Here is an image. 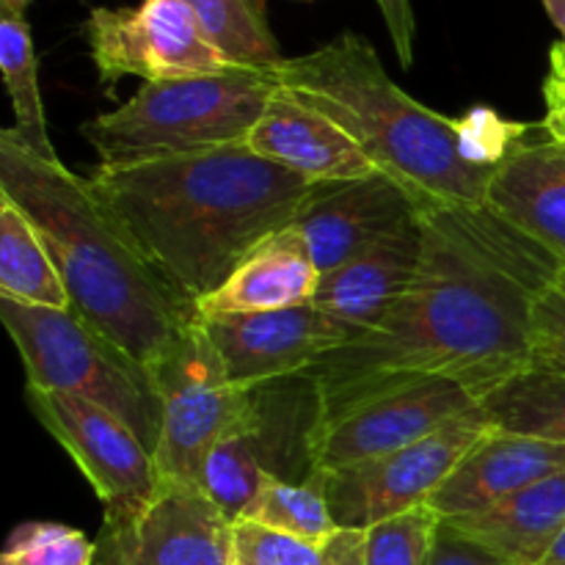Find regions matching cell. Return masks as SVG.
Listing matches in <instances>:
<instances>
[{
    "label": "cell",
    "mask_w": 565,
    "mask_h": 565,
    "mask_svg": "<svg viewBox=\"0 0 565 565\" xmlns=\"http://www.w3.org/2000/svg\"><path fill=\"white\" fill-rule=\"evenodd\" d=\"M423 226V263L384 323L303 373L320 419L428 375L480 397L533 362V303L563 270L557 259L489 204H430Z\"/></svg>",
    "instance_id": "cell-1"
},
{
    "label": "cell",
    "mask_w": 565,
    "mask_h": 565,
    "mask_svg": "<svg viewBox=\"0 0 565 565\" xmlns=\"http://www.w3.org/2000/svg\"><path fill=\"white\" fill-rule=\"evenodd\" d=\"M88 185L132 246L191 303L218 290L320 185L246 147L97 166Z\"/></svg>",
    "instance_id": "cell-2"
},
{
    "label": "cell",
    "mask_w": 565,
    "mask_h": 565,
    "mask_svg": "<svg viewBox=\"0 0 565 565\" xmlns=\"http://www.w3.org/2000/svg\"><path fill=\"white\" fill-rule=\"evenodd\" d=\"M281 88L340 125L381 174L425 204L478 207L513 143L530 130L494 110L447 119L408 97L381 64L373 44L342 33L312 53L276 64Z\"/></svg>",
    "instance_id": "cell-3"
},
{
    "label": "cell",
    "mask_w": 565,
    "mask_h": 565,
    "mask_svg": "<svg viewBox=\"0 0 565 565\" xmlns=\"http://www.w3.org/2000/svg\"><path fill=\"white\" fill-rule=\"evenodd\" d=\"M0 193L14 199L47 246L70 309L152 373L199 320L132 246L88 180L0 132Z\"/></svg>",
    "instance_id": "cell-4"
},
{
    "label": "cell",
    "mask_w": 565,
    "mask_h": 565,
    "mask_svg": "<svg viewBox=\"0 0 565 565\" xmlns=\"http://www.w3.org/2000/svg\"><path fill=\"white\" fill-rule=\"evenodd\" d=\"M279 92L276 66L143 83L121 108L86 121L83 136L97 149L99 166L243 147Z\"/></svg>",
    "instance_id": "cell-5"
},
{
    "label": "cell",
    "mask_w": 565,
    "mask_h": 565,
    "mask_svg": "<svg viewBox=\"0 0 565 565\" xmlns=\"http://www.w3.org/2000/svg\"><path fill=\"white\" fill-rule=\"evenodd\" d=\"M0 318L25 364L28 386L81 397L119 417L154 456L163 397L152 373L72 309L0 296Z\"/></svg>",
    "instance_id": "cell-6"
},
{
    "label": "cell",
    "mask_w": 565,
    "mask_h": 565,
    "mask_svg": "<svg viewBox=\"0 0 565 565\" xmlns=\"http://www.w3.org/2000/svg\"><path fill=\"white\" fill-rule=\"evenodd\" d=\"M152 379L163 397L154 450L160 480L199 486L213 447L257 412V390L232 384L199 320L152 370Z\"/></svg>",
    "instance_id": "cell-7"
},
{
    "label": "cell",
    "mask_w": 565,
    "mask_h": 565,
    "mask_svg": "<svg viewBox=\"0 0 565 565\" xmlns=\"http://www.w3.org/2000/svg\"><path fill=\"white\" fill-rule=\"evenodd\" d=\"M489 428V417L478 403V408L461 414L417 445L334 472H315L320 475L337 527L370 530L412 508L428 505L434 491Z\"/></svg>",
    "instance_id": "cell-8"
},
{
    "label": "cell",
    "mask_w": 565,
    "mask_h": 565,
    "mask_svg": "<svg viewBox=\"0 0 565 565\" xmlns=\"http://www.w3.org/2000/svg\"><path fill=\"white\" fill-rule=\"evenodd\" d=\"M472 408H478V397L441 375L386 386L320 419L312 434V469L334 472L390 456L428 439Z\"/></svg>",
    "instance_id": "cell-9"
},
{
    "label": "cell",
    "mask_w": 565,
    "mask_h": 565,
    "mask_svg": "<svg viewBox=\"0 0 565 565\" xmlns=\"http://www.w3.org/2000/svg\"><path fill=\"white\" fill-rule=\"evenodd\" d=\"M28 406L92 483L105 508V527L119 530L138 516L160 486L149 447L94 403L61 392L31 390Z\"/></svg>",
    "instance_id": "cell-10"
},
{
    "label": "cell",
    "mask_w": 565,
    "mask_h": 565,
    "mask_svg": "<svg viewBox=\"0 0 565 565\" xmlns=\"http://www.w3.org/2000/svg\"><path fill=\"white\" fill-rule=\"evenodd\" d=\"M86 42L103 83L136 75L147 83L182 81L232 70L182 0H141L125 9H94Z\"/></svg>",
    "instance_id": "cell-11"
},
{
    "label": "cell",
    "mask_w": 565,
    "mask_h": 565,
    "mask_svg": "<svg viewBox=\"0 0 565 565\" xmlns=\"http://www.w3.org/2000/svg\"><path fill=\"white\" fill-rule=\"evenodd\" d=\"M199 326L218 351L232 384L243 390L303 375L326 353L356 340L353 329L312 303L276 312L213 315L199 318Z\"/></svg>",
    "instance_id": "cell-12"
},
{
    "label": "cell",
    "mask_w": 565,
    "mask_h": 565,
    "mask_svg": "<svg viewBox=\"0 0 565 565\" xmlns=\"http://www.w3.org/2000/svg\"><path fill=\"white\" fill-rule=\"evenodd\" d=\"M103 565H235V524L193 483L160 480L149 505L99 535Z\"/></svg>",
    "instance_id": "cell-13"
},
{
    "label": "cell",
    "mask_w": 565,
    "mask_h": 565,
    "mask_svg": "<svg viewBox=\"0 0 565 565\" xmlns=\"http://www.w3.org/2000/svg\"><path fill=\"white\" fill-rule=\"evenodd\" d=\"M425 207L430 204L406 185L386 174H373L367 180L320 185L296 226L307 237L320 274H329L381 237L417 221Z\"/></svg>",
    "instance_id": "cell-14"
},
{
    "label": "cell",
    "mask_w": 565,
    "mask_h": 565,
    "mask_svg": "<svg viewBox=\"0 0 565 565\" xmlns=\"http://www.w3.org/2000/svg\"><path fill=\"white\" fill-rule=\"evenodd\" d=\"M243 147L312 185H340L381 174L340 125L298 103L285 88L270 99Z\"/></svg>",
    "instance_id": "cell-15"
},
{
    "label": "cell",
    "mask_w": 565,
    "mask_h": 565,
    "mask_svg": "<svg viewBox=\"0 0 565 565\" xmlns=\"http://www.w3.org/2000/svg\"><path fill=\"white\" fill-rule=\"evenodd\" d=\"M423 248L425 226L419 215L417 221L381 237L340 268L320 274L312 307L345 323L356 337L367 334L384 323L397 298L412 287L423 263Z\"/></svg>",
    "instance_id": "cell-16"
},
{
    "label": "cell",
    "mask_w": 565,
    "mask_h": 565,
    "mask_svg": "<svg viewBox=\"0 0 565 565\" xmlns=\"http://www.w3.org/2000/svg\"><path fill=\"white\" fill-rule=\"evenodd\" d=\"M561 472L565 445L489 428L434 491L428 505L441 519L469 516Z\"/></svg>",
    "instance_id": "cell-17"
},
{
    "label": "cell",
    "mask_w": 565,
    "mask_h": 565,
    "mask_svg": "<svg viewBox=\"0 0 565 565\" xmlns=\"http://www.w3.org/2000/svg\"><path fill=\"white\" fill-rule=\"evenodd\" d=\"M533 130V127H530ZM530 130L497 166L486 204L539 243L565 270V147Z\"/></svg>",
    "instance_id": "cell-18"
},
{
    "label": "cell",
    "mask_w": 565,
    "mask_h": 565,
    "mask_svg": "<svg viewBox=\"0 0 565 565\" xmlns=\"http://www.w3.org/2000/svg\"><path fill=\"white\" fill-rule=\"evenodd\" d=\"M320 270L296 224L259 243L230 279L196 303L199 318L296 309L312 303Z\"/></svg>",
    "instance_id": "cell-19"
},
{
    "label": "cell",
    "mask_w": 565,
    "mask_h": 565,
    "mask_svg": "<svg viewBox=\"0 0 565 565\" xmlns=\"http://www.w3.org/2000/svg\"><path fill=\"white\" fill-rule=\"evenodd\" d=\"M511 565H541L565 533V472L539 480L497 505L445 519Z\"/></svg>",
    "instance_id": "cell-20"
},
{
    "label": "cell",
    "mask_w": 565,
    "mask_h": 565,
    "mask_svg": "<svg viewBox=\"0 0 565 565\" xmlns=\"http://www.w3.org/2000/svg\"><path fill=\"white\" fill-rule=\"evenodd\" d=\"M265 395V386H257V412L213 447L199 478V489L232 524L246 519L268 475L281 478L279 450L285 430L274 419L276 408Z\"/></svg>",
    "instance_id": "cell-21"
},
{
    "label": "cell",
    "mask_w": 565,
    "mask_h": 565,
    "mask_svg": "<svg viewBox=\"0 0 565 565\" xmlns=\"http://www.w3.org/2000/svg\"><path fill=\"white\" fill-rule=\"evenodd\" d=\"M491 428L565 445V373L530 362L478 397Z\"/></svg>",
    "instance_id": "cell-22"
},
{
    "label": "cell",
    "mask_w": 565,
    "mask_h": 565,
    "mask_svg": "<svg viewBox=\"0 0 565 565\" xmlns=\"http://www.w3.org/2000/svg\"><path fill=\"white\" fill-rule=\"evenodd\" d=\"M0 296L47 309H70L64 279L36 226L0 193Z\"/></svg>",
    "instance_id": "cell-23"
},
{
    "label": "cell",
    "mask_w": 565,
    "mask_h": 565,
    "mask_svg": "<svg viewBox=\"0 0 565 565\" xmlns=\"http://www.w3.org/2000/svg\"><path fill=\"white\" fill-rule=\"evenodd\" d=\"M0 70H3L6 92L14 105V127H9V136L36 158L58 163V154L47 136L42 94H39V66L31 28L25 17L6 9H0Z\"/></svg>",
    "instance_id": "cell-24"
},
{
    "label": "cell",
    "mask_w": 565,
    "mask_h": 565,
    "mask_svg": "<svg viewBox=\"0 0 565 565\" xmlns=\"http://www.w3.org/2000/svg\"><path fill=\"white\" fill-rule=\"evenodd\" d=\"M204 36L235 66L274 70L285 61L270 31L265 0H182Z\"/></svg>",
    "instance_id": "cell-25"
},
{
    "label": "cell",
    "mask_w": 565,
    "mask_h": 565,
    "mask_svg": "<svg viewBox=\"0 0 565 565\" xmlns=\"http://www.w3.org/2000/svg\"><path fill=\"white\" fill-rule=\"evenodd\" d=\"M235 565H367V533L340 527L329 539L309 541L241 519Z\"/></svg>",
    "instance_id": "cell-26"
},
{
    "label": "cell",
    "mask_w": 565,
    "mask_h": 565,
    "mask_svg": "<svg viewBox=\"0 0 565 565\" xmlns=\"http://www.w3.org/2000/svg\"><path fill=\"white\" fill-rule=\"evenodd\" d=\"M246 519L276 530V533L298 535V539L309 541H323L340 530L331 516L329 502H326L320 475H312L303 483L268 475Z\"/></svg>",
    "instance_id": "cell-27"
},
{
    "label": "cell",
    "mask_w": 565,
    "mask_h": 565,
    "mask_svg": "<svg viewBox=\"0 0 565 565\" xmlns=\"http://www.w3.org/2000/svg\"><path fill=\"white\" fill-rule=\"evenodd\" d=\"M99 546L81 530L55 522L22 524L11 533L0 565H94Z\"/></svg>",
    "instance_id": "cell-28"
},
{
    "label": "cell",
    "mask_w": 565,
    "mask_h": 565,
    "mask_svg": "<svg viewBox=\"0 0 565 565\" xmlns=\"http://www.w3.org/2000/svg\"><path fill=\"white\" fill-rule=\"evenodd\" d=\"M441 516L430 505L373 524L367 533V565H428Z\"/></svg>",
    "instance_id": "cell-29"
},
{
    "label": "cell",
    "mask_w": 565,
    "mask_h": 565,
    "mask_svg": "<svg viewBox=\"0 0 565 565\" xmlns=\"http://www.w3.org/2000/svg\"><path fill=\"white\" fill-rule=\"evenodd\" d=\"M533 362L565 373V270L539 292L533 303Z\"/></svg>",
    "instance_id": "cell-30"
},
{
    "label": "cell",
    "mask_w": 565,
    "mask_h": 565,
    "mask_svg": "<svg viewBox=\"0 0 565 565\" xmlns=\"http://www.w3.org/2000/svg\"><path fill=\"white\" fill-rule=\"evenodd\" d=\"M428 565H511L486 550L483 544L472 541L469 535L458 533L450 522L441 519L439 530H436L434 550H430Z\"/></svg>",
    "instance_id": "cell-31"
},
{
    "label": "cell",
    "mask_w": 565,
    "mask_h": 565,
    "mask_svg": "<svg viewBox=\"0 0 565 565\" xmlns=\"http://www.w3.org/2000/svg\"><path fill=\"white\" fill-rule=\"evenodd\" d=\"M546 114L541 127L555 143L565 147V39L550 50V72L544 81Z\"/></svg>",
    "instance_id": "cell-32"
},
{
    "label": "cell",
    "mask_w": 565,
    "mask_h": 565,
    "mask_svg": "<svg viewBox=\"0 0 565 565\" xmlns=\"http://www.w3.org/2000/svg\"><path fill=\"white\" fill-rule=\"evenodd\" d=\"M375 3H379L381 14H384L386 31H390L392 44H395L397 58L408 70L414 64V36H417L412 0H375Z\"/></svg>",
    "instance_id": "cell-33"
},
{
    "label": "cell",
    "mask_w": 565,
    "mask_h": 565,
    "mask_svg": "<svg viewBox=\"0 0 565 565\" xmlns=\"http://www.w3.org/2000/svg\"><path fill=\"white\" fill-rule=\"evenodd\" d=\"M541 3H544L546 14H550V20L555 22L557 31H561L565 39V0H541Z\"/></svg>",
    "instance_id": "cell-34"
},
{
    "label": "cell",
    "mask_w": 565,
    "mask_h": 565,
    "mask_svg": "<svg viewBox=\"0 0 565 565\" xmlns=\"http://www.w3.org/2000/svg\"><path fill=\"white\" fill-rule=\"evenodd\" d=\"M541 565H565V533L557 539V544L552 546V552Z\"/></svg>",
    "instance_id": "cell-35"
},
{
    "label": "cell",
    "mask_w": 565,
    "mask_h": 565,
    "mask_svg": "<svg viewBox=\"0 0 565 565\" xmlns=\"http://www.w3.org/2000/svg\"><path fill=\"white\" fill-rule=\"evenodd\" d=\"M25 6H28V0H0V9L11 11V14L25 17Z\"/></svg>",
    "instance_id": "cell-36"
}]
</instances>
